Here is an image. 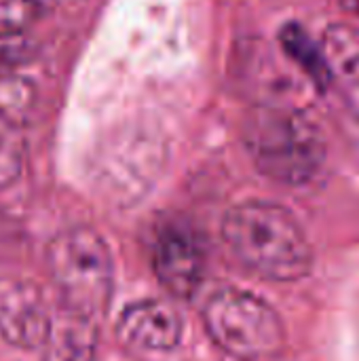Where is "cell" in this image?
<instances>
[{"mask_svg": "<svg viewBox=\"0 0 359 361\" xmlns=\"http://www.w3.org/2000/svg\"><path fill=\"white\" fill-rule=\"evenodd\" d=\"M324 51L332 72V85L343 82L359 97V32L349 25H332L324 34Z\"/></svg>", "mask_w": 359, "mask_h": 361, "instance_id": "11", "label": "cell"}, {"mask_svg": "<svg viewBox=\"0 0 359 361\" xmlns=\"http://www.w3.org/2000/svg\"><path fill=\"white\" fill-rule=\"evenodd\" d=\"M36 53V44L23 30L0 27V74H13L19 66L30 61Z\"/></svg>", "mask_w": 359, "mask_h": 361, "instance_id": "13", "label": "cell"}, {"mask_svg": "<svg viewBox=\"0 0 359 361\" xmlns=\"http://www.w3.org/2000/svg\"><path fill=\"white\" fill-rule=\"evenodd\" d=\"M34 106L32 80L19 72L0 74V188H8L21 176Z\"/></svg>", "mask_w": 359, "mask_h": 361, "instance_id": "5", "label": "cell"}, {"mask_svg": "<svg viewBox=\"0 0 359 361\" xmlns=\"http://www.w3.org/2000/svg\"><path fill=\"white\" fill-rule=\"evenodd\" d=\"M341 8L353 17H359V0H339Z\"/></svg>", "mask_w": 359, "mask_h": 361, "instance_id": "14", "label": "cell"}, {"mask_svg": "<svg viewBox=\"0 0 359 361\" xmlns=\"http://www.w3.org/2000/svg\"><path fill=\"white\" fill-rule=\"evenodd\" d=\"M243 144L258 171L284 186L313 182L328 157L317 123L294 108L254 110L243 125Z\"/></svg>", "mask_w": 359, "mask_h": 361, "instance_id": "2", "label": "cell"}, {"mask_svg": "<svg viewBox=\"0 0 359 361\" xmlns=\"http://www.w3.org/2000/svg\"><path fill=\"white\" fill-rule=\"evenodd\" d=\"M59 0H0V27L25 30L49 15Z\"/></svg>", "mask_w": 359, "mask_h": 361, "instance_id": "12", "label": "cell"}, {"mask_svg": "<svg viewBox=\"0 0 359 361\" xmlns=\"http://www.w3.org/2000/svg\"><path fill=\"white\" fill-rule=\"evenodd\" d=\"M42 361H97V326L66 305L51 315Z\"/></svg>", "mask_w": 359, "mask_h": 361, "instance_id": "9", "label": "cell"}, {"mask_svg": "<svg viewBox=\"0 0 359 361\" xmlns=\"http://www.w3.org/2000/svg\"><path fill=\"white\" fill-rule=\"evenodd\" d=\"M279 42L286 51V55L311 78V82L326 91L332 85V72L330 63L324 51V44L315 42V38L298 23H288L279 32Z\"/></svg>", "mask_w": 359, "mask_h": 361, "instance_id": "10", "label": "cell"}, {"mask_svg": "<svg viewBox=\"0 0 359 361\" xmlns=\"http://www.w3.org/2000/svg\"><path fill=\"white\" fill-rule=\"evenodd\" d=\"M233 256L269 281H298L313 267L311 243L292 212L269 201H245L222 220Z\"/></svg>", "mask_w": 359, "mask_h": 361, "instance_id": "1", "label": "cell"}, {"mask_svg": "<svg viewBox=\"0 0 359 361\" xmlns=\"http://www.w3.org/2000/svg\"><path fill=\"white\" fill-rule=\"evenodd\" d=\"M203 324L216 347L237 361H273L286 349L277 311L245 290L216 292L203 309Z\"/></svg>", "mask_w": 359, "mask_h": 361, "instance_id": "4", "label": "cell"}, {"mask_svg": "<svg viewBox=\"0 0 359 361\" xmlns=\"http://www.w3.org/2000/svg\"><path fill=\"white\" fill-rule=\"evenodd\" d=\"M152 269L169 294L193 296L205 271V254L195 231L182 222L161 226L152 245Z\"/></svg>", "mask_w": 359, "mask_h": 361, "instance_id": "6", "label": "cell"}, {"mask_svg": "<svg viewBox=\"0 0 359 361\" xmlns=\"http://www.w3.org/2000/svg\"><path fill=\"white\" fill-rule=\"evenodd\" d=\"M51 315L36 283L0 277V336L6 343L28 351L42 347Z\"/></svg>", "mask_w": 359, "mask_h": 361, "instance_id": "7", "label": "cell"}, {"mask_svg": "<svg viewBox=\"0 0 359 361\" xmlns=\"http://www.w3.org/2000/svg\"><path fill=\"white\" fill-rule=\"evenodd\" d=\"M116 334L140 351H171L182 338V319L163 300H142L123 311Z\"/></svg>", "mask_w": 359, "mask_h": 361, "instance_id": "8", "label": "cell"}, {"mask_svg": "<svg viewBox=\"0 0 359 361\" xmlns=\"http://www.w3.org/2000/svg\"><path fill=\"white\" fill-rule=\"evenodd\" d=\"M47 267L61 305L97 319L112 296L114 267L104 237L89 226L57 233L47 247Z\"/></svg>", "mask_w": 359, "mask_h": 361, "instance_id": "3", "label": "cell"}]
</instances>
